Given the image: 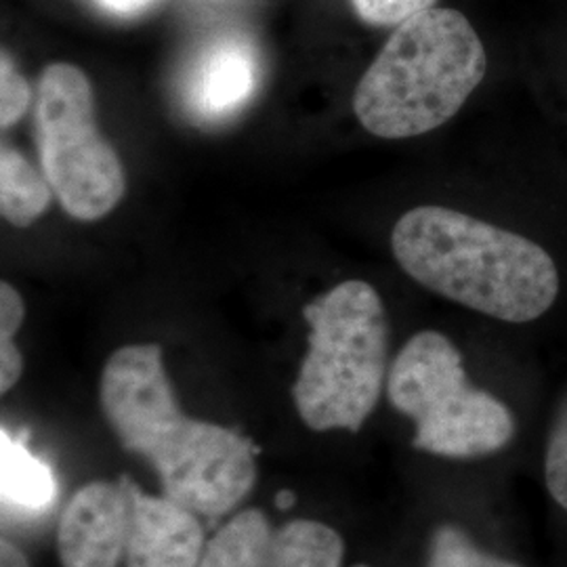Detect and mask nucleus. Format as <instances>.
Instances as JSON below:
<instances>
[{"instance_id": "nucleus-1", "label": "nucleus", "mask_w": 567, "mask_h": 567, "mask_svg": "<svg viewBox=\"0 0 567 567\" xmlns=\"http://www.w3.org/2000/svg\"><path fill=\"white\" fill-rule=\"evenodd\" d=\"M100 398L121 446L150 463L171 501L217 522L255 486V447L234 429L183 412L161 344L116 349L103 368Z\"/></svg>"}, {"instance_id": "nucleus-2", "label": "nucleus", "mask_w": 567, "mask_h": 567, "mask_svg": "<svg viewBox=\"0 0 567 567\" xmlns=\"http://www.w3.org/2000/svg\"><path fill=\"white\" fill-rule=\"evenodd\" d=\"M391 248L412 280L511 324L545 316L559 295V271L547 250L454 208L408 210L393 227Z\"/></svg>"}, {"instance_id": "nucleus-3", "label": "nucleus", "mask_w": 567, "mask_h": 567, "mask_svg": "<svg viewBox=\"0 0 567 567\" xmlns=\"http://www.w3.org/2000/svg\"><path fill=\"white\" fill-rule=\"evenodd\" d=\"M486 68V49L471 21L454 9L431 7L395 25L358 82L353 112L377 137H419L465 105Z\"/></svg>"}, {"instance_id": "nucleus-4", "label": "nucleus", "mask_w": 567, "mask_h": 567, "mask_svg": "<svg viewBox=\"0 0 567 567\" xmlns=\"http://www.w3.org/2000/svg\"><path fill=\"white\" fill-rule=\"evenodd\" d=\"M307 355L295 405L313 431H360L385 385L389 324L372 284L344 280L305 305Z\"/></svg>"}, {"instance_id": "nucleus-5", "label": "nucleus", "mask_w": 567, "mask_h": 567, "mask_svg": "<svg viewBox=\"0 0 567 567\" xmlns=\"http://www.w3.org/2000/svg\"><path fill=\"white\" fill-rule=\"evenodd\" d=\"M386 395L414 425V446L444 458H477L507 446V405L471 385L458 349L442 332L414 334L389 368Z\"/></svg>"}, {"instance_id": "nucleus-6", "label": "nucleus", "mask_w": 567, "mask_h": 567, "mask_svg": "<svg viewBox=\"0 0 567 567\" xmlns=\"http://www.w3.org/2000/svg\"><path fill=\"white\" fill-rule=\"evenodd\" d=\"M37 143L42 175L63 210L79 221L110 215L126 192L121 158L95 121L89 76L72 63H51L39 79Z\"/></svg>"}, {"instance_id": "nucleus-7", "label": "nucleus", "mask_w": 567, "mask_h": 567, "mask_svg": "<svg viewBox=\"0 0 567 567\" xmlns=\"http://www.w3.org/2000/svg\"><path fill=\"white\" fill-rule=\"evenodd\" d=\"M343 538L313 519L271 526L259 508L236 513L206 543L200 567H341Z\"/></svg>"}, {"instance_id": "nucleus-8", "label": "nucleus", "mask_w": 567, "mask_h": 567, "mask_svg": "<svg viewBox=\"0 0 567 567\" xmlns=\"http://www.w3.org/2000/svg\"><path fill=\"white\" fill-rule=\"evenodd\" d=\"M121 484L128 496L124 566L200 567L208 543L203 517L164 494H147L126 475H122Z\"/></svg>"}, {"instance_id": "nucleus-9", "label": "nucleus", "mask_w": 567, "mask_h": 567, "mask_svg": "<svg viewBox=\"0 0 567 567\" xmlns=\"http://www.w3.org/2000/svg\"><path fill=\"white\" fill-rule=\"evenodd\" d=\"M128 538V496L118 482L82 486L61 513V567H118Z\"/></svg>"}, {"instance_id": "nucleus-10", "label": "nucleus", "mask_w": 567, "mask_h": 567, "mask_svg": "<svg viewBox=\"0 0 567 567\" xmlns=\"http://www.w3.org/2000/svg\"><path fill=\"white\" fill-rule=\"evenodd\" d=\"M259 63L244 41L217 42L196 63L187 84V102L203 118H224L255 93Z\"/></svg>"}, {"instance_id": "nucleus-11", "label": "nucleus", "mask_w": 567, "mask_h": 567, "mask_svg": "<svg viewBox=\"0 0 567 567\" xmlns=\"http://www.w3.org/2000/svg\"><path fill=\"white\" fill-rule=\"evenodd\" d=\"M0 489L7 505L23 511L51 507L58 496L53 471L7 429L0 435Z\"/></svg>"}, {"instance_id": "nucleus-12", "label": "nucleus", "mask_w": 567, "mask_h": 567, "mask_svg": "<svg viewBox=\"0 0 567 567\" xmlns=\"http://www.w3.org/2000/svg\"><path fill=\"white\" fill-rule=\"evenodd\" d=\"M55 192L47 177L21 156L2 145L0 152V213L16 227H30L49 210Z\"/></svg>"}, {"instance_id": "nucleus-13", "label": "nucleus", "mask_w": 567, "mask_h": 567, "mask_svg": "<svg viewBox=\"0 0 567 567\" xmlns=\"http://www.w3.org/2000/svg\"><path fill=\"white\" fill-rule=\"evenodd\" d=\"M25 305L16 286L0 284V391L9 393L23 372V358L16 344V334L23 324Z\"/></svg>"}, {"instance_id": "nucleus-14", "label": "nucleus", "mask_w": 567, "mask_h": 567, "mask_svg": "<svg viewBox=\"0 0 567 567\" xmlns=\"http://www.w3.org/2000/svg\"><path fill=\"white\" fill-rule=\"evenodd\" d=\"M426 567H522L475 547L461 527L440 526L429 545Z\"/></svg>"}, {"instance_id": "nucleus-15", "label": "nucleus", "mask_w": 567, "mask_h": 567, "mask_svg": "<svg viewBox=\"0 0 567 567\" xmlns=\"http://www.w3.org/2000/svg\"><path fill=\"white\" fill-rule=\"evenodd\" d=\"M545 475L548 492L567 511V395L550 426Z\"/></svg>"}, {"instance_id": "nucleus-16", "label": "nucleus", "mask_w": 567, "mask_h": 567, "mask_svg": "<svg viewBox=\"0 0 567 567\" xmlns=\"http://www.w3.org/2000/svg\"><path fill=\"white\" fill-rule=\"evenodd\" d=\"M32 103V89L21 76L13 60L2 51L0 60V124L2 128L21 121Z\"/></svg>"}, {"instance_id": "nucleus-17", "label": "nucleus", "mask_w": 567, "mask_h": 567, "mask_svg": "<svg viewBox=\"0 0 567 567\" xmlns=\"http://www.w3.org/2000/svg\"><path fill=\"white\" fill-rule=\"evenodd\" d=\"M433 4L435 0H353L358 16L372 25H400Z\"/></svg>"}, {"instance_id": "nucleus-18", "label": "nucleus", "mask_w": 567, "mask_h": 567, "mask_svg": "<svg viewBox=\"0 0 567 567\" xmlns=\"http://www.w3.org/2000/svg\"><path fill=\"white\" fill-rule=\"evenodd\" d=\"M154 0H95L97 7L105 9L107 13H114V16H137L142 13L143 9H147Z\"/></svg>"}, {"instance_id": "nucleus-19", "label": "nucleus", "mask_w": 567, "mask_h": 567, "mask_svg": "<svg viewBox=\"0 0 567 567\" xmlns=\"http://www.w3.org/2000/svg\"><path fill=\"white\" fill-rule=\"evenodd\" d=\"M0 567H30V561L18 545L2 538L0 540Z\"/></svg>"}, {"instance_id": "nucleus-20", "label": "nucleus", "mask_w": 567, "mask_h": 567, "mask_svg": "<svg viewBox=\"0 0 567 567\" xmlns=\"http://www.w3.org/2000/svg\"><path fill=\"white\" fill-rule=\"evenodd\" d=\"M297 503V498H295V494L290 492V489H282V492H278V496H276V507L282 508V511H288V508L292 507Z\"/></svg>"}, {"instance_id": "nucleus-21", "label": "nucleus", "mask_w": 567, "mask_h": 567, "mask_svg": "<svg viewBox=\"0 0 567 567\" xmlns=\"http://www.w3.org/2000/svg\"><path fill=\"white\" fill-rule=\"evenodd\" d=\"M353 567H368V566H353Z\"/></svg>"}]
</instances>
